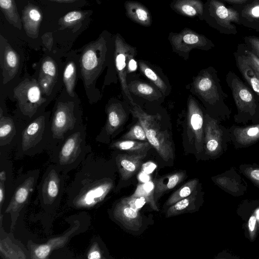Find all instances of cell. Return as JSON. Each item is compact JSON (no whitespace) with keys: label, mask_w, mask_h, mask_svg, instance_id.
Masks as SVG:
<instances>
[{"label":"cell","mask_w":259,"mask_h":259,"mask_svg":"<svg viewBox=\"0 0 259 259\" xmlns=\"http://www.w3.org/2000/svg\"><path fill=\"white\" fill-rule=\"evenodd\" d=\"M226 81L237 108L235 122L243 125L259 123V96L232 71L226 74Z\"/></svg>","instance_id":"obj_2"},{"label":"cell","mask_w":259,"mask_h":259,"mask_svg":"<svg viewBox=\"0 0 259 259\" xmlns=\"http://www.w3.org/2000/svg\"><path fill=\"white\" fill-rule=\"evenodd\" d=\"M53 1H56L59 3H72L78 1L79 0H51Z\"/></svg>","instance_id":"obj_54"},{"label":"cell","mask_w":259,"mask_h":259,"mask_svg":"<svg viewBox=\"0 0 259 259\" xmlns=\"http://www.w3.org/2000/svg\"><path fill=\"white\" fill-rule=\"evenodd\" d=\"M114 60L122 91L132 105L133 100L128 90L126 82L128 61L130 58L136 54V48L127 44L119 33L115 35L114 40Z\"/></svg>","instance_id":"obj_13"},{"label":"cell","mask_w":259,"mask_h":259,"mask_svg":"<svg viewBox=\"0 0 259 259\" xmlns=\"http://www.w3.org/2000/svg\"><path fill=\"white\" fill-rule=\"evenodd\" d=\"M244 43L259 58V36H246Z\"/></svg>","instance_id":"obj_47"},{"label":"cell","mask_w":259,"mask_h":259,"mask_svg":"<svg viewBox=\"0 0 259 259\" xmlns=\"http://www.w3.org/2000/svg\"><path fill=\"white\" fill-rule=\"evenodd\" d=\"M170 7L179 15L203 20L204 3L201 0H171Z\"/></svg>","instance_id":"obj_23"},{"label":"cell","mask_w":259,"mask_h":259,"mask_svg":"<svg viewBox=\"0 0 259 259\" xmlns=\"http://www.w3.org/2000/svg\"><path fill=\"white\" fill-rule=\"evenodd\" d=\"M65 175L54 164L48 167L38 185V197L45 211L53 213L59 206L65 191Z\"/></svg>","instance_id":"obj_3"},{"label":"cell","mask_w":259,"mask_h":259,"mask_svg":"<svg viewBox=\"0 0 259 259\" xmlns=\"http://www.w3.org/2000/svg\"><path fill=\"white\" fill-rule=\"evenodd\" d=\"M55 80L52 77L40 74L39 75L38 84L42 91L46 94H49L55 82Z\"/></svg>","instance_id":"obj_45"},{"label":"cell","mask_w":259,"mask_h":259,"mask_svg":"<svg viewBox=\"0 0 259 259\" xmlns=\"http://www.w3.org/2000/svg\"><path fill=\"white\" fill-rule=\"evenodd\" d=\"M87 150L81 134L70 136L53 157V162L64 175L78 167L86 158Z\"/></svg>","instance_id":"obj_6"},{"label":"cell","mask_w":259,"mask_h":259,"mask_svg":"<svg viewBox=\"0 0 259 259\" xmlns=\"http://www.w3.org/2000/svg\"><path fill=\"white\" fill-rule=\"evenodd\" d=\"M88 12L73 11L68 12L59 21L61 28H71L79 23L85 17Z\"/></svg>","instance_id":"obj_37"},{"label":"cell","mask_w":259,"mask_h":259,"mask_svg":"<svg viewBox=\"0 0 259 259\" xmlns=\"http://www.w3.org/2000/svg\"><path fill=\"white\" fill-rule=\"evenodd\" d=\"M101 163L88 156L65 189L69 207L91 210L99 206L114 187L113 180L102 173Z\"/></svg>","instance_id":"obj_1"},{"label":"cell","mask_w":259,"mask_h":259,"mask_svg":"<svg viewBox=\"0 0 259 259\" xmlns=\"http://www.w3.org/2000/svg\"><path fill=\"white\" fill-rule=\"evenodd\" d=\"M168 39L173 51L184 57H187L194 49L208 51L214 47L210 39L189 28H185L179 32H170Z\"/></svg>","instance_id":"obj_11"},{"label":"cell","mask_w":259,"mask_h":259,"mask_svg":"<svg viewBox=\"0 0 259 259\" xmlns=\"http://www.w3.org/2000/svg\"><path fill=\"white\" fill-rule=\"evenodd\" d=\"M126 114L119 103L111 104L107 109V119L105 129L109 135H112L124 123Z\"/></svg>","instance_id":"obj_27"},{"label":"cell","mask_w":259,"mask_h":259,"mask_svg":"<svg viewBox=\"0 0 259 259\" xmlns=\"http://www.w3.org/2000/svg\"><path fill=\"white\" fill-rule=\"evenodd\" d=\"M139 178L140 181L143 183L147 182H148V181L149 180V176L147 174H145L144 172L141 173L139 175Z\"/></svg>","instance_id":"obj_53"},{"label":"cell","mask_w":259,"mask_h":259,"mask_svg":"<svg viewBox=\"0 0 259 259\" xmlns=\"http://www.w3.org/2000/svg\"><path fill=\"white\" fill-rule=\"evenodd\" d=\"M40 74L49 76L55 80L58 76L57 65L50 57H47L42 61L41 65Z\"/></svg>","instance_id":"obj_40"},{"label":"cell","mask_w":259,"mask_h":259,"mask_svg":"<svg viewBox=\"0 0 259 259\" xmlns=\"http://www.w3.org/2000/svg\"><path fill=\"white\" fill-rule=\"evenodd\" d=\"M135 55L132 56L128 61L127 73L135 71L137 69V63L135 60Z\"/></svg>","instance_id":"obj_50"},{"label":"cell","mask_w":259,"mask_h":259,"mask_svg":"<svg viewBox=\"0 0 259 259\" xmlns=\"http://www.w3.org/2000/svg\"><path fill=\"white\" fill-rule=\"evenodd\" d=\"M6 181L0 180V206L1 213L2 214V208L6 196Z\"/></svg>","instance_id":"obj_49"},{"label":"cell","mask_w":259,"mask_h":259,"mask_svg":"<svg viewBox=\"0 0 259 259\" xmlns=\"http://www.w3.org/2000/svg\"><path fill=\"white\" fill-rule=\"evenodd\" d=\"M74 122L73 107L69 103L59 102L52 119L51 130L53 136L58 139L62 138L73 127Z\"/></svg>","instance_id":"obj_14"},{"label":"cell","mask_w":259,"mask_h":259,"mask_svg":"<svg viewBox=\"0 0 259 259\" xmlns=\"http://www.w3.org/2000/svg\"><path fill=\"white\" fill-rule=\"evenodd\" d=\"M147 152L118 154L116 163L122 180H127L138 170Z\"/></svg>","instance_id":"obj_19"},{"label":"cell","mask_w":259,"mask_h":259,"mask_svg":"<svg viewBox=\"0 0 259 259\" xmlns=\"http://www.w3.org/2000/svg\"><path fill=\"white\" fill-rule=\"evenodd\" d=\"M198 183V180L197 179H192L187 182L171 194L166 202V205L168 206H171L191 195L195 190Z\"/></svg>","instance_id":"obj_33"},{"label":"cell","mask_w":259,"mask_h":259,"mask_svg":"<svg viewBox=\"0 0 259 259\" xmlns=\"http://www.w3.org/2000/svg\"><path fill=\"white\" fill-rule=\"evenodd\" d=\"M0 7L7 20L20 30L22 28V20L18 13L15 0H0Z\"/></svg>","instance_id":"obj_31"},{"label":"cell","mask_w":259,"mask_h":259,"mask_svg":"<svg viewBox=\"0 0 259 259\" xmlns=\"http://www.w3.org/2000/svg\"><path fill=\"white\" fill-rule=\"evenodd\" d=\"M131 207L139 210L146 203L145 198L143 196H132L122 199Z\"/></svg>","instance_id":"obj_46"},{"label":"cell","mask_w":259,"mask_h":259,"mask_svg":"<svg viewBox=\"0 0 259 259\" xmlns=\"http://www.w3.org/2000/svg\"><path fill=\"white\" fill-rule=\"evenodd\" d=\"M14 128L12 120L8 117L1 116L0 120V138L1 141L6 139Z\"/></svg>","instance_id":"obj_44"},{"label":"cell","mask_w":259,"mask_h":259,"mask_svg":"<svg viewBox=\"0 0 259 259\" xmlns=\"http://www.w3.org/2000/svg\"><path fill=\"white\" fill-rule=\"evenodd\" d=\"M188 125L192 132L198 152H201L204 146V115L197 102L191 99L188 103Z\"/></svg>","instance_id":"obj_15"},{"label":"cell","mask_w":259,"mask_h":259,"mask_svg":"<svg viewBox=\"0 0 259 259\" xmlns=\"http://www.w3.org/2000/svg\"><path fill=\"white\" fill-rule=\"evenodd\" d=\"M45 119L40 116L30 123L23 131L21 148L26 152L34 147L40 141L45 129Z\"/></svg>","instance_id":"obj_20"},{"label":"cell","mask_w":259,"mask_h":259,"mask_svg":"<svg viewBox=\"0 0 259 259\" xmlns=\"http://www.w3.org/2000/svg\"><path fill=\"white\" fill-rule=\"evenodd\" d=\"M106 51V41L103 37L92 42L83 50L80 63L81 75L87 87L92 83L100 73Z\"/></svg>","instance_id":"obj_8"},{"label":"cell","mask_w":259,"mask_h":259,"mask_svg":"<svg viewBox=\"0 0 259 259\" xmlns=\"http://www.w3.org/2000/svg\"><path fill=\"white\" fill-rule=\"evenodd\" d=\"M154 184L152 182H147L139 184L133 194L132 196L144 197L151 208L155 211L159 210L156 201L154 198Z\"/></svg>","instance_id":"obj_32"},{"label":"cell","mask_w":259,"mask_h":259,"mask_svg":"<svg viewBox=\"0 0 259 259\" xmlns=\"http://www.w3.org/2000/svg\"><path fill=\"white\" fill-rule=\"evenodd\" d=\"M88 259H102L105 258L104 252L97 239L93 238L90 247L86 254Z\"/></svg>","instance_id":"obj_43"},{"label":"cell","mask_w":259,"mask_h":259,"mask_svg":"<svg viewBox=\"0 0 259 259\" xmlns=\"http://www.w3.org/2000/svg\"><path fill=\"white\" fill-rule=\"evenodd\" d=\"M41 20V12L38 7L28 4L24 7L22 12V23L28 36L37 37Z\"/></svg>","instance_id":"obj_21"},{"label":"cell","mask_w":259,"mask_h":259,"mask_svg":"<svg viewBox=\"0 0 259 259\" xmlns=\"http://www.w3.org/2000/svg\"><path fill=\"white\" fill-rule=\"evenodd\" d=\"M124 5L125 14L132 21L145 27H149L151 25V14L145 6L134 1H126Z\"/></svg>","instance_id":"obj_24"},{"label":"cell","mask_w":259,"mask_h":259,"mask_svg":"<svg viewBox=\"0 0 259 259\" xmlns=\"http://www.w3.org/2000/svg\"><path fill=\"white\" fill-rule=\"evenodd\" d=\"M140 68L143 73L149 79L162 93H165L167 86L162 79L144 62H139Z\"/></svg>","instance_id":"obj_38"},{"label":"cell","mask_w":259,"mask_h":259,"mask_svg":"<svg viewBox=\"0 0 259 259\" xmlns=\"http://www.w3.org/2000/svg\"><path fill=\"white\" fill-rule=\"evenodd\" d=\"M156 165L152 162H147L143 165V171L144 173L149 174L156 168Z\"/></svg>","instance_id":"obj_51"},{"label":"cell","mask_w":259,"mask_h":259,"mask_svg":"<svg viewBox=\"0 0 259 259\" xmlns=\"http://www.w3.org/2000/svg\"><path fill=\"white\" fill-rule=\"evenodd\" d=\"M113 215L129 230L139 231L142 226V217L139 210L131 207L123 199L114 206Z\"/></svg>","instance_id":"obj_16"},{"label":"cell","mask_w":259,"mask_h":259,"mask_svg":"<svg viewBox=\"0 0 259 259\" xmlns=\"http://www.w3.org/2000/svg\"><path fill=\"white\" fill-rule=\"evenodd\" d=\"M1 256L4 258L24 259L29 258L27 255L29 254V251H24L19 246L14 243L8 236L4 238L1 237L0 240Z\"/></svg>","instance_id":"obj_28"},{"label":"cell","mask_w":259,"mask_h":259,"mask_svg":"<svg viewBox=\"0 0 259 259\" xmlns=\"http://www.w3.org/2000/svg\"><path fill=\"white\" fill-rule=\"evenodd\" d=\"M122 139L123 140H139L145 142L148 141L145 132L139 122L133 126L126 133L122 136Z\"/></svg>","instance_id":"obj_39"},{"label":"cell","mask_w":259,"mask_h":259,"mask_svg":"<svg viewBox=\"0 0 259 259\" xmlns=\"http://www.w3.org/2000/svg\"><path fill=\"white\" fill-rule=\"evenodd\" d=\"M128 90L134 95L153 101L161 97V92L150 84L140 81H133L128 84Z\"/></svg>","instance_id":"obj_29"},{"label":"cell","mask_w":259,"mask_h":259,"mask_svg":"<svg viewBox=\"0 0 259 259\" xmlns=\"http://www.w3.org/2000/svg\"><path fill=\"white\" fill-rule=\"evenodd\" d=\"M68 229L61 235L49 239L44 243H36L29 241L28 249L29 258L47 259L56 249L64 247L75 235L85 231V226L80 219L73 220Z\"/></svg>","instance_id":"obj_9"},{"label":"cell","mask_w":259,"mask_h":259,"mask_svg":"<svg viewBox=\"0 0 259 259\" xmlns=\"http://www.w3.org/2000/svg\"><path fill=\"white\" fill-rule=\"evenodd\" d=\"M203 20L211 27L225 34L237 33L236 24L240 25L238 12L220 0H206Z\"/></svg>","instance_id":"obj_4"},{"label":"cell","mask_w":259,"mask_h":259,"mask_svg":"<svg viewBox=\"0 0 259 259\" xmlns=\"http://www.w3.org/2000/svg\"><path fill=\"white\" fill-rule=\"evenodd\" d=\"M231 141L236 148L248 147L259 141V123L229 127Z\"/></svg>","instance_id":"obj_17"},{"label":"cell","mask_w":259,"mask_h":259,"mask_svg":"<svg viewBox=\"0 0 259 259\" xmlns=\"http://www.w3.org/2000/svg\"><path fill=\"white\" fill-rule=\"evenodd\" d=\"M223 2L227 3L231 5H238V4H241L243 3H244L248 0H220Z\"/></svg>","instance_id":"obj_52"},{"label":"cell","mask_w":259,"mask_h":259,"mask_svg":"<svg viewBox=\"0 0 259 259\" xmlns=\"http://www.w3.org/2000/svg\"><path fill=\"white\" fill-rule=\"evenodd\" d=\"M152 146L148 142H139L132 140L117 141L111 145L112 148L127 151L131 153L147 152Z\"/></svg>","instance_id":"obj_30"},{"label":"cell","mask_w":259,"mask_h":259,"mask_svg":"<svg viewBox=\"0 0 259 259\" xmlns=\"http://www.w3.org/2000/svg\"><path fill=\"white\" fill-rule=\"evenodd\" d=\"M214 181L220 187L233 195H239L242 194V185L240 182L235 178L224 174L215 177Z\"/></svg>","instance_id":"obj_34"},{"label":"cell","mask_w":259,"mask_h":259,"mask_svg":"<svg viewBox=\"0 0 259 259\" xmlns=\"http://www.w3.org/2000/svg\"><path fill=\"white\" fill-rule=\"evenodd\" d=\"M185 177L184 172H177L165 175L154 183V198L157 201L165 192L171 190L180 184Z\"/></svg>","instance_id":"obj_26"},{"label":"cell","mask_w":259,"mask_h":259,"mask_svg":"<svg viewBox=\"0 0 259 259\" xmlns=\"http://www.w3.org/2000/svg\"><path fill=\"white\" fill-rule=\"evenodd\" d=\"M196 199V194H192L187 197L178 201L168 208L166 217L169 218L177 215L184 212L186 210H188L190 208H192V206H194Z\"/></svg>","instance_id":"obj_35"},{"label":"cell","mask_w":259,"mask_h":259,"mask_svg":"<svg viewBox=\"0 0 259 259\" xmlns=\"http://www.w3.org/2000/svg\"><path fill=\"white\" fill-rule=\"evenodd\" d=\"M21 111L25 115L32 116L45 102L39 84L33 79H26L14 89Z\"/></svg>","instance_id":"obj_12"},{"label":"cell","mask_w":259,"mask_h":259,"mask_svg":"<svg viewBox=\"0 0 259 259\" xmlns=\"http://www.w3.org/2000/svg\"><path fill=\"white\" fill-rule=\"evenodd\" d=\"M238 69L249 87L259 96V75L245 57L238 50L234 53Z\"/></svg>","instance_id":"obj_22"},{"label":"cell","mask_w":259,"mask_h":259,"mask_svg":"<svg viewBox=\"0 0 259 259\" xmlns=\"http://www.w3.org/2000/svg\"><path fill=\"white\" fill-rule=\"evenodd\" d=\"M132 112L143 126L148 142L160 156L165 161L173 159L172 143L167 133L161 130L156 118L146 113L137 106L133 108Z\"/></svg>","instance_id":"obj_5"},{"label":"cell","mask_w":259,"mask_h":259,"mask_svg":"<svg viewBox=\"0 0 259 259\" xmlns=\"http://www.w3.org/2000/svg\"><path fill=\"white\" fill-rule=\"evenodd\" d=\"M39 170H30L20 176L15 183V189L11 199L5 213L11 215L12 231L14 228L21 210L28 203L36 184Z\"/></svg>","instance_id":"obj_7"},{"label":"cell","mask_w":259,"mask_h":259,"mask_svg":"<svg viewBox=\"0 0 259 259\" xmlns=\"http://www.w3.org/2000/svg\"><path fill=\"white\" fill-rule=\"evenodd\" d=\"M240 169L243 175L259 187V166L242 165Z\"/></svg>","instance_id":"obj_42"},{"label":"cell","mask_w":259,"mask_h":259,"mask_svg":"<svg viewBox=\"0 0 259 259\" xmlns=\"http://www.w3.org/2000/svg\"><path fill=\"white\" fill-rule=\"evenodd\" d=\"M231 142L229 127L206 113L204 115V146L207 155L214 157L221 154Z\"/></svg>","instance_id":"obj_10"},{"label":"cell","mask_w":259,"mask_h":259,"mask_svg":"<svg viewBox=\"0 0 259 259\" xmlns=\"http://www.w3.org/2000/svg\"><path fill=\"white\" fill-rule=\"evenodd\" d=\"M1 42L4 46L2 51L1 63L5 73L9 78H13L17 73L19 65V57L17 53L7 42L5 38L1 35Z\"/></svg>","instance_id":"obj_25"},{"label":"cell","mask_w":259,"mask_h":259,"mask_svg":"<svg viewBox=\"0 0 259 259\" xmlns=\"http://www.w3.org/2000/svg\"><path fill=\"white\" fill-rule=\"evenodd\" d=\"M237 49L243 54L259 75V58L244 43L238 44Z\"/></svg>","instance_id":"obj_41"},{"label":"cell","mask_w":259,"mask_h":259,"mask_svg":"<svg viewBox=\"0 0 259 259\" xmlns=\"http://www.w3.org/2000/svg\"><path fill=\"white\" fill-rule=\"evenodd\" d=\"M231 7L238 12L241 25L259 32V0H248Z\"/></svg>","instance_id":"obj_18"},{"label":"cell","mask_w":259,"mask_h":259,"mask_svg":"<svg viewBox=\"0 0 259 259\" xmlns=\"http://www.w3.org/2000/svg\"><path fill=\"white\" fill-rule=\"evenodd\" d=\"M256 218L254 215H252L249 218L248 223V230L249 232V235L250 240L253 241L256 237Z\"/></svg>","instance_id":"obj_48"},{"label":"cell","mask_w":259,"mask_h":259,"mask_svg":"<svg viewBox=\"0 0 259 259\" xmlns=\"http://www.w3.org/2000/svg\"><path fill=\"white\" fill-rule=\"evenodd\" d=\"M76 72V66L75 63L72 61L67 63L63 72V81L66 90L71 96H73L74 95Z\"/></svg>","instance_id":"obj_36"}]
</instances>
